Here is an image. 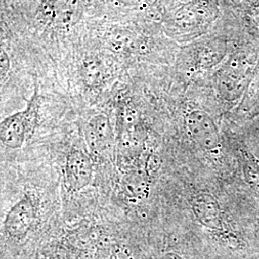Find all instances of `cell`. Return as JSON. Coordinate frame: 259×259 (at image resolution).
I'll use <instances>...</instances> for the list:
<instances>
[{"label": "cell", "instance_id": "cell-6", "mask_svg": "<svg viewBox=\"0 0 259 259\" xmlns=\"http://www.w3.org/2000/svg\"><path fill=\"white\" fill-rule=\"evenodd\" d=\"M109 49L118 55L142 54L147 42L136 32L123 27H112L105 35Z\"/></svg>", "mask_w": 259, "mask_h": 259}, {"label": "cell", "instance_id": "cell-8", "mask_svg": "<svg viewBox=\"0 0 259 259\" xmlns=\"http://www.w3.org/2000/svg\"><path fill=\"white\" fill-rule=\"evenodd\" d=\"M121 190L125 198L133 203H138L150 192L151 177L143 168H134L127 171L121 179Z\"/></svg>", "mask_w": 259, "mask_h": 259}, {"label": "cell", "instance_id": "cell-12", "mask_svg": "<svg viewBox=\"0 0 259 259\" xmlns=\"http://www.w3.org/2000/svg\"><path fill=\"white\" fill-rule=\"evenodd\" d=\"M120 5L129 7V8H138L145 7L151 4V0H116Z\"/></svg>", "mask_w": 259, "mask_h": 259}, {"label": "cell", "instance_id": "cell-1", "mask_svg": "<svg viewBox=\"0 0 259 259\" xmlns=\"http://www.w3.org/2000/svg\"><path fill=\"white\" fill-rule=\"evenodd\" d=\"M39 96L37 85L25 110L4 118L0 124V140L8 149H19L35 132L38 121Z\"/></svg>", "mask_w": 259, "mask_h": 259}, {"label": "cell", "instance_id": "cell-7", "mask_svg": "<svg viewBox=\"0 0 259 259\" xmlns=\"http://www.w3.org/2000/svg\"><path fill=\"white\" fill-rule=\"evenodd\" d=\"M87 140L90 148L97 154H104L111 148L112 130L107 115L97 114L88 123Z\"/></svg>", "mask_w": 259, "mask_h": 259}, {"label": "cell", "instance_id": "cell-10", "mask_svg": "<svg viewBox=\"0 0 259 259\" xmlns=\"http://www.w3.org/2000/svg\"><path fill=\"white\" fill-rule=\"evenodd\" d=\"M80 74L83 83L91 89L102 87L110 77L109 66L98 56L85 57L81 63Z\"/></svg>", "mask_w": 259, "mask_h": 259}, {"label": "cell", "instance_id": "cell-5", "mask_svg": "<svg viewBox=\"0 0 259 259\" xmlns=\"http://www.w3.org/2000/svg\"><path fill=\"white\" fill-rule=\"evenodd\" d=\"M37 216L36 204L30 196H24L10 209L4 227L11 236L22 237L27 234Z\"/></svg>", "mask_w": 259, "mask_h": 259}, {"label": "cell", "instance_id": "cell-2", "mask_svg": "<svg viewBox=\"0 0 259 259\" xmlns=\"http://www.w3.org/2000/svg\"><path fill=\"white\" fill-rule=\"evenodd\" d=\"M83 12V0H41L36 20L45 27L65 31L73 27Z\"/></svg>", "mask_w": 259, "mask_h": 259}, {"label": "cell", "instance_id": "cell-3", "mask_svg": "<svg viewBox=\"0 0 259 259\" xmlns=\"http://www.w3.org/2000/svg\"><path fill=\"white\" fill-rule=\"evenodd\" d=\"M93 162L82 149L72 148L65 165V185L69 192H79L92 184Z\"/></svg>", "mask_w": 259, "mask_h": 259}, {"label": "cell", "instance_id": "cell-9", "mask_svg": "<svg viewBox=\"0 0 259 259\" xmlns=\"http://www.w3.org/2000/svg\"><path fill=\"white\" fill-rule=\"evenodd\" d=\"M191 206L198 220L207 228L219 230L222 225V216L218 202L207 193H199L192 197Z\"/></svg>", "mask_w": 259, "mask_h": 259}, {"label": "cell", "instance_id": "cell-4", "mask_svg": "<svg viewBox=\"0 0 259 259\" xmlns=\"http://www.w3.org/2000/svg\"><path fill=\"white\" fill-rule=\"evenodd\" d=\"M185 126L190 138L205 151L212 152L220 146V137L212 119L202 111L187 114Z\"/></svg>", "mask_w": 259, "mask_h": 259}, {"label": "cell", "instance_id": "cell-11", "mask_svg": "<svg viewBox=\"0 0 259 259\" xmlns=\"http://www.w3.org/2000/svg\"><path fill=\"white\" fill-rule=\"evenodd\" d=\"M10 66H11V63H10V59L7 52L3 49V47H1V55H0V75H1V83L6 81L7 76L9 73Z\"/></svg>", "mask_w": 259, "mask_h": 259}]
</instances>
